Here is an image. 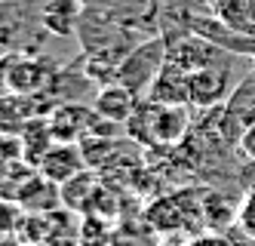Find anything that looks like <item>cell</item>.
Instances as JSON below:
<instances>
[{"label": "cell", "mask_w": 255, "mask_h": 246, "mask_svg": "<svg viewBox=\"0 0 255 246\" xmlns=\"http://www.w3.org/2000/svg\"><path fill=\"white\" fill-rule=\"evenodd\" d=\"M37 169H40L43 179L56 182V185H65V182H71L74 176H80L83 169H86L83 148L77 142H56L43 154V160L37 163Z\"/></svg>", "instance_id": "cell-4"}, {"label": "cell", "mask_w": 255, "mask_h": 246, "mask_svg": "<svg viewBox=\"0 0 255 246\" xmlns=\"http://www.w3.org/2000/svg\"><path fill=\"white\" fill-rule=\"evenodd\" d=\"M255 123V77L243 80L222 105V136L228 142H240L243 132Z\"/></svg>", "instance_id": "cell-2"}, {"label": "cell", "mask_w": 255, "mask_h": 246, "mask_svg": "<svg viewBox=\"0 0 255 246\" xmlns=\"http://www.w3.org/2000/svg\"><path fill=\"white\" fill-rule=\"evenodd\" d=\"M99 114L89 108H80V105H62L52 111L49 117V129L52 136H56V142H83L89 136V129H93V120Z\"/></svg>", "instance_id": "cell-9"}, {"label": "cell", "mask_w": 255, "mask_h": 246, "mask_svg": "<svg viewBox=\"0 0 255 246\" xmlns=\"http://www.w3.org/2000/svg\"><path fill=\"white\" fill-rule=\"evenodd\" d=\"M237 210H240V206H234L225 194L212 191L206 197H200V219L215 231H225L228 225H237Z\"/></svg>", "instance_id": "cell-12"}, {"label": "cell", "mask_w": 255, "mask_h": 246, "mask_svg": "<svg viewBox=\"0 0 255 246\" xmlns=\"http://www.w3.org/2000/svg\"><path fill=\"white\" fill-rule=\"evenodd\" d=\"M163 62H166V46H163V40L144 43V46L132 49L117 65V83L129 86L135 96H138V92H148V86L154 83V77H157V71L163 68Z\"/></svg>", "instance_id": "cell-1"}, {"label": "cell", "mask_w": 255, "mask_h": 246, "mask_svg": "<svg viewBox=\"0 0 255 246\" xmlns=\"http://www.w3.org/2000/svg\"><path fill=\"white\" fill-rule=\"evenodd\" d=\"M148 225L154 231L172 234V231H178V228L188 225V213L178 206V197H160L157 203L148 206Z\"/></svg>", "instance_id": "cell-10"}, {"label": "cell", "mask_w": 255, "mask_h": 246, "mask_svg": "<svg viewBox=\"0 0 255 246\" xmlns=\"http://www.w3.org/2000/svg\"><path fill=\"white\" fill-rule=\"evenodd\" d=\"M231 71L225 65H209L191 74V105L197 108H218L231 99Z\"/></svg>", "instance_id": "cell-3"}, {"label": "cell", "mask_w": 255, "mask_h": 246, "mask_svg": "<svg viewBox=\"0 0 255 246\" xmlns=\"http://www.w3.org/2000/svg\"><path fill=\"white\" fill-rule=\"evenodd\" d=\"M237 225H240V231L255 240V188H249L246 197L240 200V210H237Z\"/></svg>", "instance_id": "cell-15"}, {"label": "cell", "mask_w": 255, "mask_h": 246, "mask_svg": "<svg viewBox=\"0 0 255 246\" xmlns=\"http://www.w3.org/2000/svg\"><path fill=\"white\" fill-rule=\"evenodd\" d=\"M218 52H222V46H215L212 40H206L200 34H191V37H178V40H172L166 46V62L194 74V71H203V68L215 65Z\"/></svg>", "instance_id": "cell-5"}, {"label": "cell", "mask_w": 255, "mask_h": 246, "mask_svg": "<svg viewBox=\"0 0 255 246\" xmlns=\"http://www.w3.org/2000/svg\"><path fill=\"white\" fill-rule=\"evenodd\" d=\"M52 77V68L43 59H22L9 55V74H6V89L15 96H34L40 92Z\"/></svg>", "instance_id": "cell-7"}, {"label": "cell", "mask_w": 255, "mask_h": 246, "mask_svg": "<svg viewBox=\"0 0 255 246\" xmlns=\"http://www.w3.org/2000/svg\"><path fill=\"white\" fill-rule=\"evenodd\" d=\"M215 15L237 34H255V0H218Z\"/></svg>", "instance_id": "cell-11"}, {"label": "cell", "mask_w": 255, "mask_h": 246, "mask_svg": "<svg viewBox=\"0 0 255 246\" xmlns=\"http://www.w3.org/2000/svg\"><path fill=\"white\" fill-rule=\"evenodd\" d=\"M59 188H62V200L71 206V210H89L93 194H96V179L83 169L80 176H74L71 182H65V185H59Z\"/></svg>", "instance_id": "cell-13"}, {"label": "cell", "mask_w": 255, "mask_h": 246, "mask_svg": "<svg viewBox=\"0 0 255 246\" xmlns=\"http://www.w3.org/2000/svg\"><path fill=\"white\" fill-rule=\"evenodd\" d=\"M188 246H237L228 234H222V231H209V234H200V237H194Z\"/></svg>", "instance_id": "cell-16"}, {"label": "cell", "mask_w": 255, "mask_h": 246, "mask_svg": "<svg viewBox=\"0 0 255 246\" xmlns=\"http://www.w3.org/2000/svg\"><path fill=\"white\" fill-rule=\"evenodd\" d=\"M163 246H181V243H163Z\"/></svg>", "instance_id": "cell-18"}, {"label": "cell", "mask_w": 255, "mask_h": 246, "mask_svg": "<svg viewBox=\"0 0 255 246\" xmlns=\"http://www.w3.org/2000/svg\"><path fill=\"white\" fill-rule=\"evenodd\" d=\"M240 151H243L249 160H255V123L243 132V139H240Z\"/></svg>", "instance_id": "cell-17"}, {"label": "cell", "mask_w": 255, "mask_h": 246, "mask_svg": "<svg viewBox=\"0 0 255 246\" xmlns=\"http://www.w3.org/2000/svg\"><path fill=\"white\" fill-rule=\"evenodd\" d=\"M74 18H77L74 0H52L43 9V25L56 34H74Z\"/></svg>", "instance_id": "cell-14"}, {"label": "cell", "mask_w": 255, "mask_h": 246, "mask_svg": "<svg viewBox=\"0 0 255 246\" xmlns=\"http://www.w3.org/2000/svg\"><path fill=\"white\" fill-rule=\"evenodd\" d=\"M148 102L154 105H188L191 102V74L172 62H163L154 83L148 86Z\"/></svg>", "instance_id": "cell-6"}, {"label": "cell", "mask_w": 255, "mask_h": 246, "mask_svg": "<svg viewBox=\"0 0 255 246\" xmlns=\"http://www.w3.org/2000/svg\"><path fill=\"white\" fill-rule=\"evenodd\" d=\"M93 111L99 114V120H108V123H129L132 114L138 111V102H135V92L123 83H108L99 89V96L93 102Z\"/></svg>", "instance_id": "cell-8"}]
</instances>
